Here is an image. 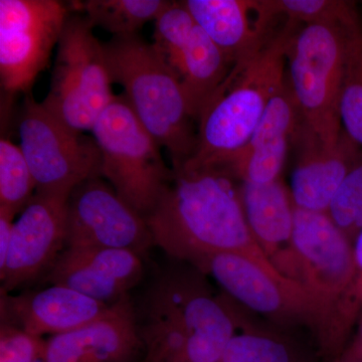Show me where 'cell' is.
Returning <instances> with one entry per match:
<instances>
[{"mask_svg":"<svg viewBox=\"0 0 362 362\" xmlns=\"http://www.w3.org/2000/svg\"><path fill=\"white\" fill-rule=\"evenodd\" d=\"M342 129L362 148V26H349L339 102Z\"/></svg>","mask_w":362,"mask_h":362,"instance_id":"23","label":"cell"},{"mask_svg":"<svg viewBox=\"0 0 362 362\" xmlns=\"http://www.w3.org/2000/svg\"><path fill=\"white\" fill-rule=\"evenodd\" d=\"M291 142L292 139L286 138L259 148L239 149L209 159L201 166L223 169L233 180L240 182L267 185L280 178Z\"/></svg>","mask_w":362,"mask_h":362,"instance_id":"22","label":"cell"},{"mask_svg":"<svg viewBox=\"0 0 362 362\" xmlns=\"http://www.w3.org/2000/svg\"><path fill=\"white\" fill-rule=\"evenodd\" d=\"M138 328L144 362H220L237 321L194 267L170 269L156 279L145 297Z\"/></svg>","mask_w":362,"mask_h":362,"instance_id":"2","label":"cell"},{"mask_svg":"<svg viewBox=\"0 0 362 362\" xmlns=\"http://www.w3.org/2000/svg\"><path fill=\"white\" fill-rule=\"evenodd\" d=\"M263 6L273 18L301 26L344 23L358 16L352 2L341 0H263Z\"/></svg>","mask_w":362,"mask_h":362,"instance_id":"26","label":"cell"},{"mask_svg":"<svg viewBox=\"0 0 362 362\" xmlns=\"http://www.w3.org/2000/svg\"><path fill=\"white\" fill-rule=\"evenodd\" d=\"M83 14L71 13L57 45L51 87L40 102L49 113L73 129L92 130L116 95L104 42Z\"/></svg>","mask_w":362,"mask_h":362,"instance_id":"8","label":"cell"},{"mask_svg":"<svg viewBox=\"0 0 362 362\" xmlns=\"http://www.w3.org/2000/svg\"><path fill=\"white\" fill-rule=\"evenodd\" d=\"M140 362H144V359H143V361H140Z\"/></svg>","mask_w":362,"mask_h":362,"instance_id":"33","label":"cell"},{"mask_svg":"<svg viewBox=\"0 0 362 362\" xmlns=\"http://www.w3.org/2000/svg\"><path fill=\"white\" fill-rule=\"evenodd\" d=\"M65 197L35 192L14 221L11 247L0 269V293L9 294L45 278L66 249Z\"/></svg>","mask_w":362,"mask_h":362,"instance_id":"13","label":"cell"},{"mask_svg":"<svg viewBox=\"0 0 362 362\" xmlns=\"http://www.w3.org/2000/svg\"><path fill=\"white\" fill-rule=\"evenodd\" d=\"M163 0H86L70 2L71 11L84 13L94 26L114 35H138L151 21H156L168 6Z\"/></svg>","mask_w":362,"mask_h":362,"instance_id":"21","label":"cell"},{"mask_svg":"<svg viewBox=\"0 0 362 362\" xmlns=\"http://www.w3.org/2000/svg\"><path fill=\"white\" fill-rule=\"evenodd\" d=\"M356 339L358 340V341L361 342V344L362 345V318L361 322V327H359V334L358 337H356Z\"/></svg>","mask_w":362,"mask_h":362,"instance_id":"32","label":"cell"},{"mask_svg":"<svg viewBox=\"0 0 362 362\" xmlns=\"http://www.w3.org/2000/svg\"><path fill=\"white\" fill-rule=\"evenodd\" d=\"M324 362H362V345L356 339L343 350L340 356Z\"/></svg>","mask_w":362,"mask_h":362,"instance_id":"31","label":"cell"},{"mask_svg":"<svg viewBox=\"0 0 362 362\" xmlns=\"http://www.w3.org/2000/svg\"><path fill=\"white\" fill-rule=\"evenodd\" d=\"M14 214L0 209V269L6 264L14 225Z\"/></svg>","mask_w":362,"mask_h":362,"instance_id":"29","label":"cell"},{"mask_svg":"<svg viewBox=\"0 0 362 362\" xmlns=\"http://www.w3.org/2000/svg\"><path fill=\"white\" fill-rule=\"evenodd\" d=\"M344 23L299 26L287 52L288 81L302 121L325 146L342 133L340 93L349 26Z\"/></svg>","mask_w":362,"mask_h":362,"instance_id":"6","label":"cell"},{"mask_svg":"<svg viewBox=\"0 0 362 362\" xmlns=\"http://www.w3.org/2000/svg\"><path fill=\"white\" fill-rule=\"evenodd\" d=\"M73 11L58 0H0V82L9 94L30 93L49 66Z\"/></svg>","mask_w":362,"mask_h":362,"instance_id":"10","label":"cell"},{"mask_svg":"<svg viewBox=\"0 0 362 362\" xmlns=\"http://www.w3.org/2000/svg\"><path fill=\"white\" fill-rule=\"evenodd\" d=\"M239 195L257 244L283 277L296 282L292 246L295 204L291 192L279 178L267 185L242 182Z\"/></svg>","mask_w":362,"mask_h":362,"instance_id":"19","label":"cell"},{"mask_svg":"<svg viewBox=\"0 0 362 362\" xmlns=\"http://www.w3.org/2000/svg\"><path fill=\"white\" fill-rule=\"evenodd\" d=\"M45 362H140L144 343L129 296L101 318L45 339Z\"/></svg>","mask_w":362,"mask_h":362,"instance_id":"14","label":"cell"},{"mask_svg":"<svg viewBox=\"0 0 362 362\" xmlns=\"http://www.w3.org/2000/svg\"><path fill=\"white\" fill-rule=\"evenodd\" d=\"M299 26L287 21L244 69L230 70L197 120V151L183 166L199 168L247 144L272 97L287 82V52Z\"/></svg>","mask_w":362,"mask_h":362,"instance_id":"5","label":"cell"},{"mask_svg":"<svg viewBox=\"0 0 362 362\" xmlns=\"http://www.w3.org/2000/svg\"><path fill=\"white\" fill-rule=\"evenodd\" d=\"M104 49L113 84L123 88L138 120L168 150L173 168L185 165L197 151V135L175 71L156 45L138 35H114Z\"/></svg>","mask_w":362,"mask_h":362,"instance_id":"4","label":"cell"},{"mask_svg":"<svg viewBox=\"0 0 362 362\" xmlns=\"http://www.w3.org/2000/svg\"><path fill=\"white\" fill-rule=\"evenodd\" d=\"M18 128L37 194L69 199L74 188L100 176L101 154L94 138L66 126L30 93L25 95Z\"/></svg>","mask_w":362,"mask_h":362,"instance_id":"9","label":"cell"},{"mask_svg":"<svg viewBox=\"0 0 362 362\" xmlns=\"http://www.w3.org/2000/svg\"><path fill=\"white\" fill-rule=\"evenodd\" d=\"M144 275L142 257L126 250L65 249L45 282L65 286L81 294L113 305Z\"/></svg>","mask_w":362,"mask_h":362,"instance_id":"16","label":"cell"},{"mask_svg":"<svg viewBox=\"0 0 362 362\" xmlns=\"http://www.w3.org/2000/svg\"><path fill=\"white\" fill-rule=\"evenodd\" d=\"M152 246L145 218L102 177L74 188L66 202V249L126 250L143 258Z\"/></svg>","mask_w":362,"mask_h":362,"instance_id":"11","label":"cell"},{"mask_svg":"<svg viewBox=\"0 0 362 362\" xmlns=\"http://www.w3.org/2000/svg\"><path fill=\"white\" fill-rule=\"evenodd\" d=\"M173 169L145 218L156 246L190 265L211 255H240L283 277L252 237L232 176L216 166Z\"/></svg>","mask_w":362,"mask_h":362,"instance_id":"1","label":"cell"},{"mask_svg":"<svg viewBox=\"0 0 362 362\" xmlns=\"http://www.w3.org/2000/svg\"><path fill=\"white\" fill-rule=\"evenodd\" d=\"M299 154L291 178L295 206L326 213L338 187L362 156V148L342 130L334 146H325L301 121L293 136Z\"/></svg>","mask_w":362,"mask_h":362,"instance_id":"18","label":"cell"},{"mask_svg":"<svg viewBox=\"0 0 362 362\" xmlns=\"http://www.w3.org/2000/svg\"><path fill=\"white\" fill-rule=\"evenodd\" d=\"M352 252L356 267V279L352 296L357 306L362 309V228L352 242Z\"/></svg>","mask_w":362,"mask_h":362,"instance_id":"30","label":"cell"},{"mask_svg":"<svg viewBox=\"0 0 362 362\" xmlns=\"http://www.w3.org/2000/svg\"><path fill=\"white\" fill-rule=\"evenodd\" d=\"M220 362H314L287 338L271 331L245 329L235 333Z\"/></svg>","mask_w":362,"mask_h":362,"instance_id":"24","label":"cell"},{"mask_svg":"<svg viewBox=\"0 0 362 362\" xmlns=\"http://www.w3.org/2000/svg\"><path fill=\"white\" fill-rule=\"evenodd\" d=\"M326 213L354 242L362 228V156L338 187Z\"/></svg>","mask_w":362,"mask_h":362,"instance_id":"27","label":"cell"},{"mask_svg":"<svg viewBox=\"0 0 362 362\" xmlns=\"http://www.w3.org/2000/svg\"><path fill=\"white\" fill-rule=\"evenodd\" d=\"M101 154L100 176L143 218L156 206L173 176L160 146L138 120L125 97L118 95L90 130Z\"/></svg>","mask_w":362,"mask_h":362,"instance_id":"7","label":"cell"},{"mask_svg":"<svg viewBox=\"0 0 362 362\" xmlns=\"http://www.w3.org/2000/svg\"><path fill=\"white\" fill-rule=\"evenodd\" d=\"M192 266L211 275L230 296L251 310L278 322L306 324L318 334L320 317L316 305L294 281L272 274L237 254L211 255Z\"/></svg>","mask_w":362,"mask_h":362,"instance_id":"12","label":"cell"},{"mask_svg":"<svg viewBox=\"0 0 362 362\" xmlns=\"http://www.w3.org/2000/svg\"><path fill=\"white\" fill-rule=\"evenodd\" d=\"M35 182L21 147L0 140V209L16 216L35 194Z\"/></svg>","mask_w":362,"mask_h":362,"instance_id":"25","label":"cell"},{"mask_svg":"<svg viewBox=\"0 0 362 362\" xmlns=\"http://www.w3.org/2000/svg\"><path fill=\"white\" fill-rule=\"evenodd\" d=\"M292 246L295 280L316 305L320 317L317 344L329 361L346 349L361 312L352 297L356 279L352 243L327 213L295 206Z\"/></svg>","mask_w":362,"mask_h":362,"instance_id":"3","label":"cell"},{"mask_svg":"<svg viewBox=\"0 0 362 362\" xmlns=\"http://www.w3.org/2000/svg\"><path fill=\"white\" fill-rule=\"evenodd\" d=\"M163 56L180 78L190 116L199 120L232 66L197 23L180 44Z\"/></svg>","mask_w":362,"mask_h":362,"instance_id":"20","label":"cell"},{"mask_svg":"<svg viewBox=\"0 0 362 362\" xmlns=\"http://www.w3.org/2000/svg\"><path fill=\"white\" fill-rule=\"evenodd\" d=\"M195 23L221 49L232 70L240 71L256 58L277 32V18L262 0H185Z\"/></svg>","mask_w":362,"mask_h":362,"instance_id":"15","label":"cell"},{"mask_svg":"<svg viewBox=\"0 0 362 362\" xmlns=\"http://www.w3.org/2000/svg\"><path fill=\"white\" fill-rule=\"evenodd\" d=\"M45 339L0 323V362H45Z\"/></svg>","mask_w":362,"mask_h":362,"instance_id":"28","label":"cell"},{"mask_svg":"<svg viewBox=\"0 0 362 362\" xmlns=\"http://www.w3.org/2000/svg\"><path fill=\"white\" fill-rule=\"evenodd\" d=\"M111 306L59 285L14 296L0 293L1 323L35 337L78 329L101 318Z\"/></svg>","mask_w":362,"mask_h":362,"instance_id":"17","label":"cell"}]
</instances>
